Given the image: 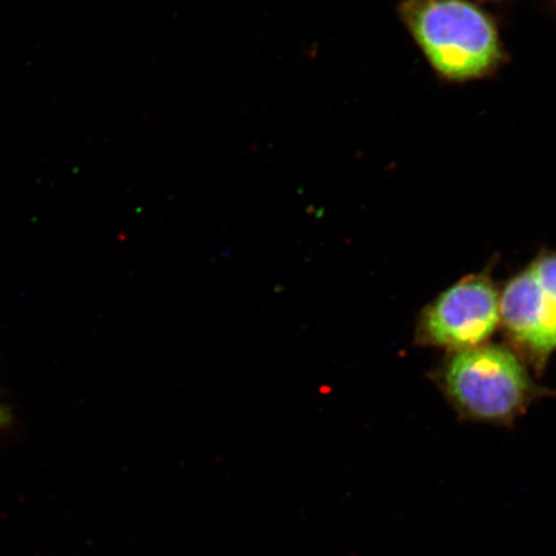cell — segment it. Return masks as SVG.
I'll use <instances>...</instances> for the list:
<instances>
[{"instance_id": "3957f363", "label": "cell", "mask_w": 556, "mask_h": 556, "mask_svg": "<svg viewBox=\"0 0 556 556\" xmlns=\"http://www.w3.org/2000/svg\"><path fill=\"white\" fill-rule=\"evenodd\" d=\"M500 325L539 371L556 351V252L540 253L500 293Z\"/></svg>"}, {"instance_id": "277c9868", "label": "cell", "mask_w": 556, "mask_h": 556, "mask_svg": "<svg viewBox=\"0 0 556 556\" xmlns=\"http://www.w3.org/2000/svg\"><path fill=\"white\" fill-rule=\"evenodd\" d=\"M500 325V291L486 273L463 277L422 309L416 342L452 352L482 345Z\"/></svg>"}, {"instance_id": "6da1fadb", "label": "cell", "mask_w": 556, "mask_h": 556, "mask_svg": "<svg viewBox=\"0 0 556 556\" xmlns=\"http://www.w3.org/2000/svg\"><path fill=\"white\" fill-rule=\"evenodd\" d=\"M433 381L458 419L498 428L513 427L551 392L533 379L518 352L500 344L452 352Z\"/></svg>"}, {"instance_id": "7a4b0ae2", "label": "cell", "mask_w": 556, "mask_h": 556, "mask_svg": "<svg viewBox=\"0 0 556 556\" xmlns=\"http://www.w3.org/2000/svg\"><path fill=\"white\" fill-rule=\"evenodd\" d=\"M399 13L443 79L486 78L506 61L495 21L468 0H403Z\"/></svg>"}, {"instance_id": "8992f818", "label": "cell", "mask_w": 556, "mask_h": 556, "mask_svg": "<svg viewBox=\"0 0 556 556\" xmlns=\"http://www.w3.org/2000/svg\"><path fill=\"white\" fill-rule=\"evenodd\" d=\"M555 2H556V0H555Z\"/></svg>"}, {"instance_id": "5b68a950", "label": "cell", "mask_w": 556, "mask_h": 556, "mask_svg": "<svg viewBox=\"0 0 556 556\" xmlns=\"http://www.w3.org/2000/svg\"><path fill=\"white\" fill-rule=\"evenodd\" d=\"M7 421H9V417L0 409V428H2Z\"/></svg>"}]
</instances>
